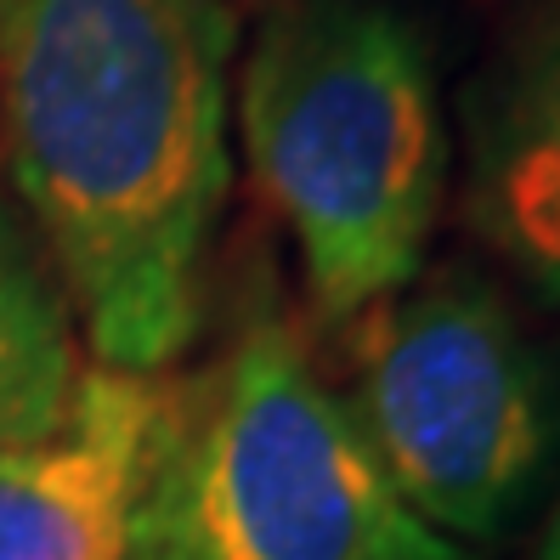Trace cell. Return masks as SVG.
I'll list each match as a JSON object with an SVG mask.
<instances>
[{
	"instance_id": "cell-1",
	"label": "cell",
	"mask_w": 560,
	"mask_h": 560,
	"mask_svg": "<svg viewBox=\"0 0 560 560\" xmlns=\"http://www.w3.org/2000/svg\"><path fill=\"white\" fill-rule=\"evenodd\" d=\"M221 0H0V125L103 369L164 374L226 199Z\"/></svg>"
},
{
	"instance_id": "cell-2",
	"label": "cell",
	"mask_w": 560,
	"mask_h": 560,
	"mask_svg": "<svg viewBox=\"0 0 560 560\" xmlns=\"http://www.w3.org/2000/svg\"><path fill=\"white\" fill-rule=\"evenodd\" d=\"M244 153L312 312L351 323L424 272L447 125L419 23L390 0H272L238 80Z\"/></svg>"
},
{
	"instance_id": "cell-3",
	"label": "cell",
	"mask_w": 560,
	"mask_h": 560,
	"mask_svg": "<svg viewBox=\"0 0 560 560\" xmlns=\"http://www.w3.org/2000/svg\"><path fill=\"white\" fill-rule=\"evenodd\" d=\"M130 560H465L385 481L289 328H249L182 397Z\"/></svg>"
},
{
	"instance_id": "cell-4",
	"label": "cell",
	"mask_w": 560,
	"mask_h": 560,
	"mask_svg": "<svg viewBox=\"0 0 560 560\" xmlns=\"http://www.w3.org/2000/svg\"><path fill=\"white\" fill-rule=\"evenodd\" d=\"M351 335V419L397 499L453 538H499L549 476V362L476 272L413 278Z\"/></svg>"
},
{
	"instance_id": "cell-5",
	"label": "cell",
	"mask_w": 560,
	"mask_h": 560,
	"mask_svg": "<svg viewBox=\"0 0 560 560\" xmlns=\"http://www.w3.org/2000/svg\"><path fill=\"white\" fill-rule=\"evenodd\" d=\"M171 413L159 374H80L46 436L0 453V560H130Z\"/></svg>"
},
{
	"instance_id": "cell-6",
	"label": "cell",
	"mask_w": 560,
	"mask_h": 560,
	"mask_svg": "<svg viewBox=\"0 0 560 560\" xmlns=\"http://www.w3.org/2000/svg\"><path fill=\"white\" fill-rule=\"evenodd\" d=\"M465 215L560 312V7L526 28L476 96Z\"/></svg>"
},
{
	"instance_id": "cell-7",
	"label": "cell",
	"mask_w": 560,
	"mask_h": 560,
	"mask_svg": "<svg viewBox=\"0 0 560 560\" xmlns=\"http://www.w3.org/2000/svg\"><path fill=\"white\" fill-rule=\"evenodd\" d=\"M74 385L69 301L0 205V453L46 436Z\"/></svg>"
},
{
	"instance_id": "cell-8",
	"label": "cell",
	"mask_w": 560,
	"mask_h": 560,
	"mask_svg": "<svg viewBox=\"0 0 560 560\" xmlns=\"http://www.w3.org/2000/svg\"><path fill=\"white\" fill-rule=\"evenodd\" d=\"M533 560H560V499H555V515L544 526V538H538V555Z\"/></svg>"
}]
</instances>
